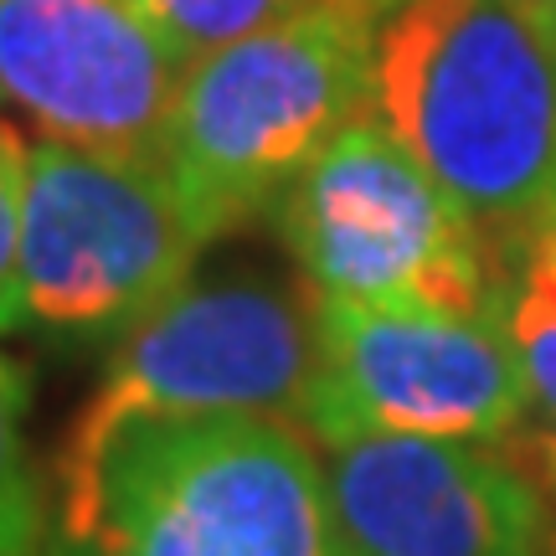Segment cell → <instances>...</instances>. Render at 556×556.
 Wrapping results in <instances>:
<instances>
[{
    "label": "cell",
    "instance_id": "obj_13",
    "mask_svg": "<svg viewBox=\"0 0 556 556\" xmlns=\"http://www.w3.org/2000/svg\"><path fill=\"white\" fill-rule=\"evenodd\" d=\"M26 155H31V144L0 119V336L26 325V299H21V197H26Z\"/></svg>",
    "mask_w": 556,
    "mask_h": 556
},
{
    "label": "cell",
    "instance_id": "obj_18",
    "mask_svg": "<svg viewBox=\"0 0 556 556\" xmlns=\"http://www.w3.org/2000/svg\"><path fill=\"white\" fill-rule=\"evenodd\" d=\"M552 556H556V552H552Z\"/></svg>",
    "mask_w": 556,
    "mask_h": 556
},
{
    "label": "cell",
    "instance_id": "obj_10",
    "mask_svg": "<svg viewBox=\"0 0 556 556\" xmlns=\"http://www.w3.org/2000/svg\"><path fill=\"white\" fill-rule=\"evenodd\" d=\"M500 319L516 351L520 387H526V428L531 458H520L546 500L556 495V217L536 227L516 248L505 268V299Z\"/></svg>",
    "mask_w": 556,
    "mask_h": 556
},
{
    "label": "cell",
    "instance_id": "obj_8",
    "mask_svg": "<svg viewBox=\"0 0 556 556\" xmlns=\"http://www.w3.org/2000/svg\"><path fill=\"white\" fill-rule=\"evenodd\" d=\"M186 67L144 0H0V99L41 139L155 155Z\"/></svg>",
    "mask_w": 556,
    "mask_h": 556
},
{
    "label": "cell",
    "instance_id": "obj_11",
    "mask_svg": "<svg viewBox=\"0 0 556 556\" xmlns=\"http://www.w3.org/2000/svg\"><path fill=\"white\" fill-rule=\"evenodd\" d=\"M26 371L0 351V556H26L47 541V484L26 448Z\"/></svg>",
    "mask_w": 556,
    "mask_h": 556
},
{
    "label": "cell",
    "instance_id": "obj_7",
    "mask_svg": "<svg viewBox=\"0 0 556 556\" xmlns=\"http://www.w3.org/2000/svg\"><path fill=\"white\" fill-rule=\"evenodd\" d=\"M299 428L319 448L356 438L510 443L526 387L500 309H366L315 299V377Z\"/></svg>",
    "mask_w": 556,
    "mask_h": 556
},
{
    "label": "cell",
    "instance_id": "obj_17",
    "mask_svg": "<svg viewBox=\"0 0 556 556\" xmlns=\"http://www.w3.org/2000/svg\"><path fill=\"white\" fill-rule=\"evenodd\" d=\"M552 217H556V212H552Z\"/></svg>",
    "mask_w": 556,
    "mask_h": 556
},
{
    "label": "cell",
    "instance_id": "obj_2",
    "mask_svg": "<svg viewBox=\"0 0 556 556\" xmlns=\"http://www.w3.org/2000/svg\"><path fill=\"white\" fill-rule=\"evenodd\" d=\"M315 377V299L268 278H191L129 325L58 443V541L88 552L99 479L124 438L212 417H304Z\"/></svg>",
    "mask_w": 556,
    "mask_h": 556
},
{
    "label": "cell",
    "instance_id": "obj_5",
    "mask_svg": "<svg viewBox=\"0 0 556 556\" xmlns=\"http://www.w3.org/2000/svg\"><path fill=\"white\" fill-rule=\"evenodd\" d=\"M274 227L309 299L448 315L505 299L500 253L377 114L336 135L283 191Z\"/></svg>",
    "mask_w": 556,
    "mask_h": 556
},
{
    "label": "cell",
    "instance_id": "obj_1",
    "mask_svg": "<svg viewBox=\"0 0 556 556\" xmlns=\"http://www.w3.org/2000/svg\"><path fill=\"white\" fill-rule=\"evenodd\" d=\"M371 114L510 268L556 212V26L516 0H397L377 21Z\"/></svg>",
    "mask_w": 556,
    "mask_h": 556
},
{
    "label": "cell",
    "instance_id": "obj_6",
    "mask_svg": "<svg viewBox=\"0 0 556 556\" xmlns=\"http://www.w3.org/2000/svg\"><path fill=\"white\" fill-rule=\"evenodd\" d=\"M206 253L165 160L31 139L21 197L26 325L103 340L180 294Z\"/></svg>",
    "mask_w": 556,
    "mask_h": 556
},
{
    "label": "cell",
    "instance_id": "obj_16",
    "mask_svg": "<svg viewBox=\"0 0 556 556\" xmlns=\"http://www.w3.org/2000/svg\"><path fill=\"white\" fill-rule=\"evenodd\" d=\"M361 5H366V11H371V16H387V11H392V5H397V0H361Z\"/></svg>",
    "mask_w": 556,
    "mask_h": 556
},
{
    "label": "cell",
    "instance_id": "obj_14",
    "mask_svg": "<svg viewBox=\"0 0 556 556\" xmlns=\"http://www.w3.org/2000/svg\"><path fill=\"white\" fill-rule=\"evenodd\" d=\"M516 5H526L531 16H541L546 26H556V0H516Z\"/></svg>",
    "mask_w": 556,
    "mask_h": 556
},
{
    "label": "cell",
    "instance_id": "obj_3",
    "mask_svg": "<svg viewBox=\"0 0 556 556\" xmlns=\"http://www.w3.org/2000/svg\"><path fill=\"white\" fill-rule=\"evenodd\" d=\"M377 21L361 0H309L186 67L160 160L206 248L278 212L336 135L371 114Z\"/></svg>",
    "mask_w": 556,
    "mask_h": 556
},
{
    "label": "cell",
    "instance_id": "obj_4",
    "mask_svg": "<svg viewBox=\"0 0 556 556\" xmlns=\"http://www.w3.org/2000/svg\"><path fill=\"white\" fill-rule=\"evenodd\" d=\"M83 556H356L319 443L274 417L170 422L124 438Z\"/></svg>",
    "mask_w": 556,
    "mask_h": 556
},
{
    "label": "cell",
    "instance_id": "obj_12",
    "mask_svg": "<svg viewBox=\"0 0 556 556\" xmlns=\"http://www.w3.org/2000/svg\"><path fill=\"white\" fill-rule=\"evenodd\" d=\"M144 5L160 16V26L170 31L180 52L197 62L206 52L227 47V41L253 37L263 26L294 16L309 0H144Z\"/></svg>",
    "mask_w": 556,
    "mask_h": 556
},
{
    "label": "cell",
    "instance_id": "obj_15",
    "mask_svg": "<svg viewBox=\"0 0 556 556\" xmlns=\"http://www.w3.org/2000/svg\"><path fill=\"white\" fill-rule=\"evenodd\" d=\"M26 556H83V552H73L67 541H41L37 552H26Z\"/></svg>",
    "mask_w": 556,
    "mask_h": 556
},
{
    "label": "cell",
    "instance_id": "obj_9",
    "mask_svg": "<svg viewBox=\"0 0 556 556\" xmlns=\"http://www.w3.org/2000/svg\"><path fill=\"white\" fill-rule=\"evenodd\" d=\"M356 556H552V500L510 443L356 438L319 448Z\"/></svg>",
    "mask_w": 556,
    "mask_h": 556
}]
</instances>
